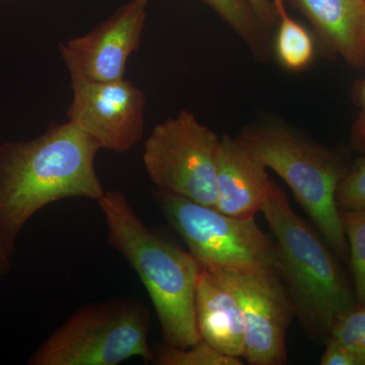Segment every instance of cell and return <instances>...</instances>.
Segmentation results:
<instances>
[{
  "instance_id": "15",
  "label": "cell",
  "mask_w": 365,
  "mask_h": 365,
  "mask_svg": "<svg viewBox=\"0 0 365 365\" xmlns=\"http://www.w3.org/2000/svg\"><path fill=\"white\" fill-rule=\"evenodd\" d=\"M278 30L275 52L281 66L289 71H304L313 62L314 46L312 36L289 16L284 0H272Z\"/></svg>"
},
{
  "instance_id": "2",
  "label": "cell",
  "mask_w": 365,
  "mask_h": 365,
  "mask_svg": "<svg viewBox=\"0 0 365 365\" xmlns=\"http://www.w3.org/2000/svg\"><path fill=\"white\" fill-rule=\"evenodd\" d=\"M97 202L108 242L135 270L150 295L163 344L187 348L200 342L195 317L200 266L195 259L148 227L122 192L107 190Z\"/></svg>"
},
{
  "instance_id": "20",
  "label": "cell",
  "mask_w": 365,
  "mask_h": 365,
  "mask_svg": "<svg viewBox=\"0 0 365 365\" xmlns=\"http://www.w3.org/2000/svg\"><path fill=\"white\" fill-rule=\"evenodd\" d=\"M357 105L359 106V116L355 119L350 133L351 148L357 153H365V78L359 83L356 91Z\"/></svg>"
},
{
  "instance_id": "23",
  "label": "cell",
  "mask_w": 365,
  "mask_h": 365,
  "mask_svg": "<svg viewBox=\"0 0 365 365\" xmlns=\"http://www.w3.org/2000/svg\"><path fill=\"white\" fill-rule=\"evenodd\" d=\"M14 255L9 252L6 242L0 235V282L9 274L11 267V259Z\"/></svg>"
},
{
  "instance_id": "11",
  "label": "cell",
  "mask_w": 365,
  "mask_h": 365,
  "mask_svg": "<svg viewBox=\"0 0 365 365\" xmlns=\"http://www.w3.org/2000/svg\"><path fill=\"white\" fill-rule=\"evenodd\" d=\"M272 184L267 168L237 138L220 137L216 169L217 210L232 217H256L267 200Z\"/></svg>"
},
{
  "instance_id": "5",
  "label": "cell",
  "mask_w": 365,
  "mask_h": 365,
  "mask_svg": "<svg viewBox=\"0 0 365 365\" xmlns=\"http://www.w3.org/2000/svg\"><path fill=\"white\" fill-rule=\"evenodd\" d=\"M150 313L143 302L115 297L79 307L34 351L30 365H116L151 361Z\"/></svg>"
},
{
  "instance_id": "7",
  "label": "cell",
  "mask_w": 365,
  "mask_h": 365,
  "mask_svg": "<svg viewBox=\"0 0 365 365\" xmlns=\"http://www.w3.org/2000/svg\"><path fill=\"white\" fill-rule=\"evenodd\" d=\"M220 137L182 110L158 124L144 143L143 160L157 189L215 207Z\"/></svg>"
},
{
  "instance_id": "8",
  "label": "cell",
  "mask_w": 365,
  "mask_h": 365,
  "mask_svg": "<svg viewBox=\"0 0 365 365\" xmlns=\"http://www.w3.org/2000/svg\"><path fill=\"white\" fill-rule=\"evenodd\" d=\"M210 272L235 294L241 306L245 322L242 359L251 365L287 364V331L295 314L279 272L275 269Z\"/></svg>"
},
{
  "instance_id": "3",
  "label": "cell",
  "mask_w": 365,
  "mask_h": 365,
  "mask_svg": "<svg viewBox=\"0 0 365 365\" xmlns=\"http://www.w3.org/2000/svg\"><path fill=\"white\" fill-rule=\"evenodd\" d=\"M262 213L278 256V272L307 338L324 345L336 319L357 304L354 287L325 240L290 206L273 181Z\"/></svg>"
},
{
  "instance_id": "17",
  "label": "cell",
  "mask_w": 365,
  "mask_h": 365,
  "mask_svg": "<svg viewBox=\"0 0 365 365\" xmlns=\"http://www.w3.org/2000/svg\"><path fill=\"white\" fill-rule=\"evenodd\" d=\"M357 304H365V210L341 211Z\"/></svg>"
},
{
  "instance_id": "16",
  "label": "cell",
  "mask_w": 365,
  "mask_h": 365,
  "mask_svg": "<svg viewBox=\"0 0 365 365\" xmlns=\"http://www.w3.org/2000/svg\"><path fill=\"white\" fill-rule=\"evenodd\" d=\"M153 349L151 362L158 365H242L240 357L218 351L205 341L187 348L158 344Z\"/></svg>"
},
{
  "instance_id": "14",
  "label": "cell",
  "mask_w": 365,
  "mask_h": 365,
  "mask_svg": "<svg viewBox=\"0 0 365 365\" xmlns=\"http://www.w3.org/2000/svg\"><path fill=\"white\" fill-rule=\"evenodd\" d=\"M248 46L255 58L261 62L270 59V32L254 14L247 0H202Z\"/></svg>"
},
{
  "instance_id": "21",
  "label": "cell",
  "mask_w": 365,
  "mask_h": 365,
  "mask_svg": "<svg viewBox=\"0 0 365 365\" xmlns=\"http://www.w3.org/2000/svg\"><path fill=\"white\" fill-rule=\"evenodd\" d=\"M319 364L322 365H360L359 359L344 345L337 340L329 338Z\"/></svg>"
},
{
  "instance_id": "12",
  "label": "cell",
  "mask_w": 365,
  "mask_h": 365,
  "mask_svg": "<svg viewBox=\"0 0 365 365\" xmlns=\"http://www.w3.org/2000/svg\"><path fill=\"white\" fill-rule=\"evenodd\" d=\"M195 317L201 340L223 354L244 357L245 322L239 300L202 267L197 278Z\"/></svg>"
},
{
  "instance_id": "1",
  "label": "cell",
  "mask_w": 365,
  "mask_h": 365,
  "mask_svg": "<svg viewBox=\"0 0 365 365\" xmlns=\"http://www.w3.org/2000/svg\"><path fill=\"white\" fill-rule=\"evenodd\" d=\"M97 141L71 121L29 140L0 144V235L11 254L21 230L41 209L64 199L104 195Z\"/></svg>"
},
{
  "instance_id": "6",
  "label": "cell",
  "mask_w": 365,
  "mask_h": 365,
  "mask_svg": "<svg viewBox=\"0 0 365 365\" xmlns=\"http://www.w3.org/2000/svg\"><path fill=\"white\" fill-rule=\"evenodd\" d=\"M155 199L200 267L240 273L278 271L275 242L257 225L256 218L232 217L212 206L158 189Z\"/></svg>"
},
{
  "instance_id": "9",
  "label": "cell",
  "mask_w": 365,
  "mask_h": 365,
  "mask_svg": "<svg viewBox=\"0 0 365 365\" xmlns=\"http://www.w3.org/2000/svg\"><path fill=\"white\" fill-rule=\"evenodd\" d=\"M69 121L93 137L102 150L123 153L143 139L146 98L128 79H71Z\"/></svg>"
},
{
  "instance_id": "19",
  "label": "cell",
  "mask_w": 365,
  "mask_h": 365,
  "mask_svg": "<svg viewBox=\"0 0 365 365\" xmlns=\"http://www.w3.org/2000/svg\"><path fill=\"white\" fill-rule=\"evenodd\" d=\"M336 202L340 211L365 210V153L355 160L341 180Z\"/></svg>"
},
{
  "instance_id": "13",
  "label": "cell",
  "mask_w": 365,
  "mask_h": 365,
  "mask_svg": "<svg viewBox=\"0 0 365 365\" xmlns=\"http://www.w3.org/2000/svg\"><path fill=\"white\" fill-rule=\"evenodd\" d=\"M327 46L354 68L365 67V0H289Z\"/></svg>"
},
{
  "instance_id": "10",
  "label": "cell",
  "mask_w": 365,
  "mask_h": 365,
  "mask_svg": "<svg viewBox=\"0 0 365 365\" xmlns=\"http://www.w3.org/2000/svg\"><path fill=\"white\" fill-rule=\"evenodd\" d=\"M148 0H129L88 34L59 46L71 79L124 78L127 62L140 45Z\"/></svg>"
},
{
  "instance_id": "18",
  "label": "cell",
  "mask_w": 365,
  "mask_h": 365,
  "mask_svg": "<svg viewBox=\"0 0 365 365\" xmlns=\"http://www.w3.org/2000/svg\"><path fill=\"white\" fill-rule=\"evenodd\" d=\"M330 337L347 347L360 365H365V304H356L341 314L334 323Z\"/></svg>"
},
{
  "instance_id": "22",
  "label": "cell",
  "mask_w": 365,
  "mask_h": 365,
  "mask_svg": "<svg viewBox=\"0 0 365 365\" xmlns=\"http://www.w3.org/2000/svg\"><path fill=\"white\" fill-rule=\"evenodd\" d=\"M247 2L253 9L254 14H256L262 26L271 32L277 21L272 0H247Z\"/></svg>"
},
{
  "instance_id": "4",
  "label": "cell",
  "mask_w": 365,
  "mask_h": 365,
  "mask_svg": "<svg viewBox=\"0 0 365 365\" xmlns=\"http://www.w3.org/2000/svg\"><path fill=\"white\" fill-rule=\"evenodd\" d=\"M242 145L283 180L336 256L349 261V248L336 202L347 173L344 158L278 122L254 124L237 137Z\"/></svg>"
}]
</instances>
